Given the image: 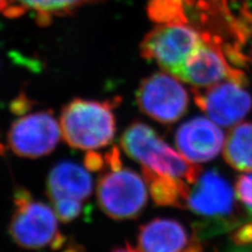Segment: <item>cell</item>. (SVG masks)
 I'll return each mask as SVG.
<instances>
[{"mask_svg":"<svg viewBox=\"0 0 252 252\" xmlns=\"http://www.w3.org/2000/svg\"><path fill=\"white\" fill-rule=\"evenodd\" d=\"M142 173L155 204L159 206L186 208L190 188L184 180L161 175L146 167H142Z\"/></svg>","mask_w":252,"mask_h":252,"instance_id":"cell-15","label":"cell"},{"mask_svg":"<svg viewBox=\"0 0 252 252\" xmlns=\"http://www.w3.org/2000/svg\"><path fill=\"white\" fill-rule=\"evenodd\" d=\"M226 163L235 170L252 171V122L235 125L228 132L223 147Z\"/></svg>","mask_w":252,"mask_h":252,"instance_id":"cell-16","label":"cell"},{"mask_svg":"<svg viewBox=\"0 0 252 252\" xmlns=\"http://www.w3.org/2000/svg\"><path fill=\"white\" fill-rule=\"evenodd\" d=\"M224 132L218 124L204 117L183 123L175 137L180 154L195 164L216 159L224 147Z\"/></svg>","mask_w":252,"mask_h":252,"instance_id":"cell-11","label":"cell"},{"mask_svg":"<svg viewBox=\"0 0 252 252\" xmlns=\"http://www.w3.org/2000/svg\"><path fill=\"white\" fill-rule=\"evenodd\" d=\"M105 0H9L5 12L7 17H19L27 12L34 13L41 25H46L53 17L66 15L80 6L99 3Z\"/></svg>","mask_w":252,"mask_h":252,"instance_id":"cell-14","label":"cell"},{"mask_svg":"<svg viewBox=\"0 0 252 252\" xmlns=\"http://www.w3.org/2000/svg\"><path fill=\"white\" fill-rule=\"evenodd\" d=\"M194 101L212 122L225 127L239 124L252 108L251 94L232 80L195 90Z\"/></svg>","mask_w":252,"mask_h":252,"instance_id":"cell-10","label":"cell"},{"mask_svg":"<svg viewBox=\"0 0 252 252\" xmlns=\"http://www.w3.org/2000/svg\"><path fill=\"white\" fill-rule=\"evenodd\" d=\"M137 242L140 252H182L188 234L179 220L159 218L140 226Z\"/></svg>","mask_w":252,"mask_h":252,"instance_id":"cell-13","label":"cell"},{"mask_svg":"<svg viewBox=\"0 0 252 252\" xmlns=\"http://www.w3.org/2000/svg\"><path fill=\"white\" fill-rule=\"evenodd\" d=\"M176 78L195 90L206 89L225 80L244 85L247 83L244 70L232 64L222 47L204 40Z\"/></svg>","mask_w":252,"mask_h":252,"instance_id":"cell-9","label":"cell"},{"mask_svg":"<svg viewBox=\"0 0 252 252\" xmlns=\"http://www.w3.org/2000/svg\"><path fill=\"white\" fill-rule=\"evenodd\" d=\"M64 252H84L83 248L78 246V245H74V246H70L68 247Z\"/></svg>","mask_w":252,"mask_h":252,"instance_id":"cell-24","label":"cell"},{"mask_svg":"<svg viewBox=\"0 0 252 252\" xmlns=\"http://www.w3.org/2000/svg\"><path fill=\"white\" fill-rule=\"evenodd\" d=\"M58 219L63 223H69L81 215L83 204L76 200H58L52 202Z\"/></svg>","mask_w":252,"mask_h":252,"instance_id":"cell-17","label":"cell"},{"mask_svg":"<svg viewBox=\"0 0 252 252\" xmlns=\"http://www.w3.org/2000/svg\"><path fill=\"white\" fill-rule=\"evenodd\" d=\"M246 60H247V62H250L252 64V43L250 45V49H249L248 53L246 54Z\"/></svg>","mask_w":252,"mask_h":252,"instance_id":"cell-26","label":"cell"},{"mask_svg":"<svg viewBox=\"0 0 252 252\" xmlns=\"http://www.w3.org/2000/svg\"><path fill=\"white\" fill-rule=\"evenodd\" d=\"M104 160L107 166L112 171H118L123 168L120 151L118 146H113L112 149L104 156Z\"/></svg>","mask_w":252,"mask_h":252,"instance_id":"cell-21","label":"cell"},{"mask_svg":"<svg viewBox=\"0 0 252 252\" xmlns=\"http://www.w3.org/2000/svg\"><path fill=\"white\" fill-rule=\"evenodd\" d=\"M188 195L186 208L201 220L193 223V238L203 240L233 229L242 220L234 191L217 169L201 175Z\"/></svg>","mask_w":252,"mask_h":252,"instance_id":"cell-1","label":"cell"},{"mask_svg":"<svg viewBox=\"0 0 252 252\" xmlns=\"http://www.w3.org/2000/svg\"><path fill=\"white\" fill-rule=\"evenodd\" d=\"M93 187V180L86 168L70 161H62L55 165L47 179V192L52 202H83L91 196Z\"/></svg>","mask_w":252,"mask_h":252,"instance_id":"cell-12","label":"cell"},{"mask_svg":"<svg viewBox=\"0 0 252 252\" xmlns=\"http://www.w3.org/2000/svg\"><path fill=\"white\" fill-rule=\"evenodd\" d=\"M179 79L163 72L142 80L136 93L141 112L162 124L179 121L188 109V92Z\"/></svg>","mask_w":252,"mask_h":252,"instance_id":"cell-7","label":"cell"},{"mask_svg":"<svg viewBox=\"0 0 252 252\" xmlns=\"http://www.w3.org/2000/svg\"><path fill=\"white\" fill-rule=\"evenodd\" d=\"M182 252H204L203 245H202L201 241L193 238L185 246V248L182 250Z\"/></svg>","mask_w":252,"mask_h":252,"instance_id":"cell-22","label":"cell"},{"mask_svg":"<svg viewBox=\"0 0 252 252\" xmlns=\"http://www.w3.org/2000/svg\"><path fill=\"white\" fill-rule=\"evenodd\" d=\"M230 239L239 246L248 245L252 243V222L243 225L231 233Z\"/></svg>","mask_w":252,"mask_h":252,"instance_id":"cell-19","label":"cell"},{"mask_svg":"<svg viewBox=\"0 0 252 252\" xmlns=\"http://www.w3.org/2000/svg\"><path fill=\"white\" fill-rule=\"evenodd\" d=\"M112 252H140L139 250H136L135 248H132L129 244H126L124 247H118L114 249Z\"/></svg>","mask_w":252,"mask_h":252,"instance_id":"cell-23","label":"cell"},{"mask_svg":"<svg viewBox=\"0 0 252 252\" xmlns=\"http://www.w3.org/2000/svg\"><path fill=\"white\" fill-rule=\"evenodd\" d=\"M117 101L74 99L62 109L61 135L66 143L81 151H94L108 145L116 135L113 109Z\"/></svg>","mask_w":252,"mask_h":252,"instance_id":"cell-2","label":"cell"},{"mask_svg":"<svg viewBox=\"0 0 252 252\" xmlns=\"http://www.w3.org/2000/svg\"><path fill=\"white\" fill-rule=\"evenodd\" d=\"M97 200L101 210L109 218L135 219L147 204L146 183L128 168L103 173L98 180Z\"/></svg>","mask_w":252,"mask_h":252,"instance_id":"cell-6","label":"cell"},{"mask_svg":"<svg viewBox=\"0 0 252 252\" xmlns=\"http://www.w3.org/2000/svg\"><path fill=\"white\" fill-rule=\"evenodd\" d=\"M60 123L51 110L27 115L16 120L9 131V146L22 158L36 159L51 154L61 137Z\"/></svg>","mask_w":252,"mask_h":252,"instance_id":"cell-8","label":"cell"},{"mask_svg":"<svg viewBox=\"0 0 252 252\" xmlns=\"http://www.w3.org/2000/svg\"><path fill=\"white\" fill-rule=\"evenodd\" d=\"M105 160L101 156V154L97 152L90 151L86 153L84 157V166L90 171H99L104 167Z\"/></svg>","mask_w":252,"mask_h":252,"instance_id":"cell-20","label":"cell"},{"mask_svg":"<svg viewBox=\"0 0 252 252\" xmlns=\"http://www.w3.org/2000/svg\"><path fill=\"white\" fill-rule=\"evenodd\" d=\"M15 210L10 222V234L18 246L29 250L51 247L59 250L66 238L58 229L53 208L33 199L25 188H18L14 198Z\"/></svg>","mask_w":252,"mask_h":252,"instance_id":"cell-4","label":"cell"},{"mask_svg":"<svg viewBox=\"0 0 252 252\" xmlns=\"http://www.w3.org/2000/svg\"><path fill=\"white\" fill-rule=\"evenodd\" d=\"M7 5H9V0H0V12L4 13Z\"/></svg>","mask_w":252,"mask_h":252,"instance_id":"cell-25","label":"cell"},{"mask_svg":"<svg viewBox=\"0 0 252 252\" xmlns=\"http://www.w3.org/2000/svg\"><path fill=\"white\" fill-rule=\"evenodd\" d=\"M202 41L199 32L187 23H158L143 38L140 51L142 57L177 77Z\"/></svg>","mask_w":252,"mask_h":252,"instance_id":"cell-5","label":"cell"},{"mask_svg":"<svg viewBox=\"0 0 252 252\" xmlns=\"http://www.w3.org/2000/svg\"><path fill=\"white\" fill-rule=\"evenodd\" d=\"M121 146L132 160L157 173L182 179L194 184L200 177L201 167L173 151L159 137L155 129L143 122L136 121L124 130Z\"/></svg>","mask_w":252,"mask_h":252,"instance_id":"cell-3","label":"cell"},{"mask_svg":"<svg viewBox=\"0 0 252 252\" xmlns=\"http://www.w3.org/2000/svg\"><path fill=\"white\" fill-rule=\"evenodd\" d=\"M235 192L244 209L252 219V172L239 176L235 181Z\"/></svg>","mask_w":252,"mask_h":252,"instance_id":"cell-18","label":"cell"}]
</instances>
